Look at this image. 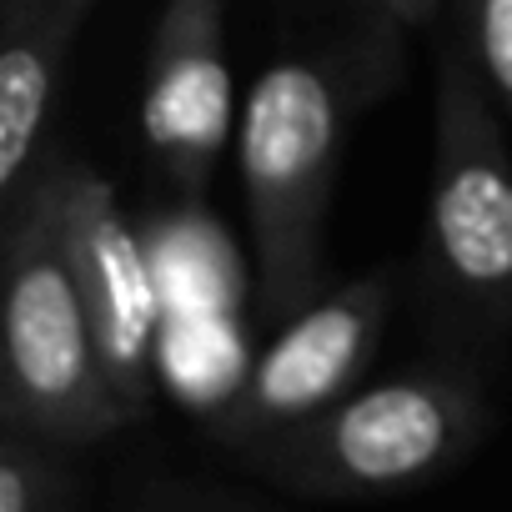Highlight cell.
<instances>
[{
  "mask_svg": "<svg viewBox=\"0 0 512 512\" xmlns=\"http://www.w3.org/2000/svg\"><path fill=\"white\" fill-rule=\"evenodd\" d=\"M482 432V402L457 377H392L241 447V462L297 497H387L452 467Z\"/></svg>",
  "mask_w": 512,
  "mask_h": 512,
  "instance_id": "6da1fadb",
  "label": "cell"
},
{
  "mask_svg": "<svg viewBox=\"0 0 512 512\" xmlns=\"http://www.w3.org/2000/svg\"><path fill=\"white\" fill-rule=\"evenodd\" d=\"M126 422L131 407L106 372L51 196L36 186L6 246V427L51 447H86Z\"/></svg>",
  "mask_w": 512,
  "mask_h": 512,
  "instance_id": "7a4b0ae2",
  "label": "cell"
},
{
  "mask_svg": "<svg viewBox=\"0 0 512 512\" xmlns=\"http://www.w3.org/2000/svg\"><path fill=\"white\" fill-rule=\"evenodd\" d=\"M337 141L342 106L322 66L277 61L256 76L241 111L236 156L256 241V282L272 317H297L307 302H317Z\"/></svg>",
  "mask_w": 512,
  "mask_h": 512,
  "instance_id": "3957f363",
  "label": "cell"
},
{
  "mask_svg": "<svg viewBox=\"0 0 512 512\" xmlns=\"http://www.w3.org/2000/svg\"><path fill=\"white\" fill-rule=\"evenodd\" d=\"M482 71L467 56H447L437 86V141H432V251L482 307H512V156Z\"/></svg>",
  "mask_w": 512,
  "mask_h": 512,
  "instance_id": "277c9868",
  "label": "cell"
},
{
  "mask_svg": "<svg viewBox=\"0 0 512 512\" xmlns=\"http://www.w3.org/2000/svg\"><path fill=\"white\" fill-rule=\"evenodd\" d=\"M51 211H56V236L76 272V287L86 297L106 372L131 407V417L151 397V362L161 352V322H166V297L161 277L131 221L116 206V191L86 171V166H56L46 181Z\"/></svg>",
  "mask_w": 512,
  "mask_h": 512,
  "instance_id": "5b68a950",
  "label": "cell"
},
{
  "mask_svg": "<svg viewBox=\"0 0 512 512\" xmlns=\"http://www.w3.org/2000/svg\"><path fill=\"white\" fill-rule=\"evenodd\" d=\"M387 322V282H347L317 302H307L287 327L272 337V347L246 367V377L231 387V397L211 412V432L226 447H251L322 407L347 397L362 377V367L377 352Z\"/></svg>",
  "mask_w": 512,
  "mask_h": 512,
  "instance_id": "8992f818",
  "label": "cell"
},
{
  "mask_svg": "<svg viewBox=\"0 0 512 512\" xmlns=\"http://www.w3.org/2000/svg\"><path fill=\"white\" fill-rule=\"evenodd\" d=\"M141 126L156 161L186 191H201L211 181V166L231 136V66L221 0H166L146 61Z\"/></svg>",
  "mask_w": 512,
  "mask_h": 512,
  "instance_id": "52a82bcc",
  "label": "cell"
},
{
  "mask_svg": "<svg viewBox=\"0 0 512 512\" xmlns=\"http://www.w3.org/2000/svg\"><path fill=\"white\" fill-rule=\"evenodd\" d=\"M96 0H6L0 21V191L21 201L36 166L66 51Z\"/></svg>",
  "mask_w": 512,
  "mask_h": 512,
  "instance_id": "ba28073f",
  "label": "cell"
},
{
  "mask_svg": "<svg viewBox=\"0 0 512 512\" xmlns=\"http://www.w3.org/2000/svg\"><path fill=\"white\" fill-rule=\"evenodd\" d=\"M46 447L51 442L6 427V447H0V512H76L71 477Z\"/></svg>",
  "mask_w": 512,
  "mask_h": 512,
  "instance_id": "9c48e42d",
  "label": "cell"
},
{
  "mask_svg": "<svg viewBox=\"0 0 512 512\" xmlns=\"http://www.w3.org/2000/svg\"><path fill=\"white\" fill-rule=\"evenodd\" d=\"M472 61L487 76L492 96L512 111V0H462Z\"/></svg>",
  "mask_w": 512,
  "mask_h": 512,
  "instance_id": "30bf717a",
  "label": "cell"
},
{
  "mask_svg": "<svg viewBox=\"0 0 512 512\" xmlns=\"http://www.w3.org/2000/svg\"><path fill=\"white\" fill-rule=\"evenodd\" d=\"M382 6H387L397 21H427L437 0H382Z\"/></svg>",
  "mask_w": 512,
  "mask_h": 512,
  "instance_id": "8fae6325",
  "label": "cell"
}]
</instances>
